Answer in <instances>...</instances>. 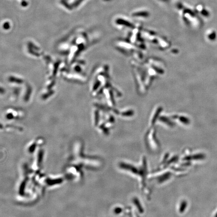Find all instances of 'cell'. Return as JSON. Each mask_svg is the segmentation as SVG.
<instances>
[{
  "instance_id": "7a4b0ae2",
  "label": "cell",
  "mask_w": 217,
  "mask_h": 217,
  "mask_svg": "<svg viewBox=\"0 0 217 217\" xmlns=\"http://www.w3.org/2000/svg\"><path fill=\"white\" fill-rule=\"evenodd\" d=\"M181 205H181V207H180V211L182 212L185 209V207L186 206V205H187L186 202V201H183L182 203V204H181Z\"/></svg>"
},
{
  "instance_id": "6da1fadb",
  "label": "cell",
  "mask_w": 217,
  "mask_h": 217,
  "mask_svg": "<svg viewBox=\"0 0 217 217\" xmlns=\"http://www.w3.org/2000/svg\"><path fill=\"white\" fill-rule=\"evenodd\" d=\"M205 158V155L203 154H197L191 156H188L185 158V160H191V159H202Z\"/></svg>"
},
{
  "instance_id": "3957f363",
  "label": "cell",
  "mask_w": 217,
  "mask_h": 217,
  "mask_svg": "<svg viewBox=\"0 0 217 217\" xmlns=\"http://www.w3.org/2000/svg\"><path fill=\"white\" fill-rule=\"evenodd\" d=\"M214 216H215V217H217V212L216 213V214H215V215Z\"/></svg>"
}]
</instances>
